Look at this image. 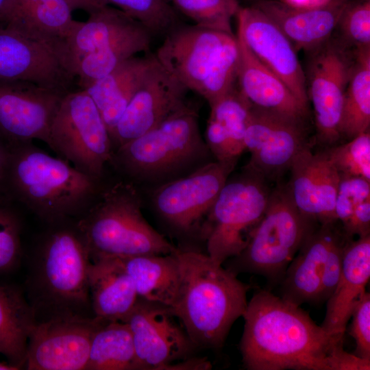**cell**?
I'll list each match as a JSON object with an SVG mask.
<instances>
[{"mask_svg":"<svg viewBox=\"0 0 370 370\" xmlns=\"http://www.w3.org/2000/svg\"><path fill=\"white\" fill-rule=\"evenodd\" d=\"M13 201L0 195V273L8 272L18 264L21 254V220Z\"/></svg>","mask_w":370,"mask_h":370,"instance_id":"obj_38","label":"cell"},{"mask_svg":"<svg viewBox=\"0 0 370 370\" xmlns=\"http://www.w3.org/2000/svg\"><path fill=\"white\" fill-rule=\"evenodd\" d=\"M238 62L239 46L234 34L222 47L198 92L209 105L236 87Z\"/></svg>","mask_w":370,"mask_h":370,"instance_id":"obj_35","label":"cell"},{"mask_svg":"<svg viewBox=\"0 0 370 370\" xmlns=\"http://www.w3.org/2000/svg\"><path fill=\"white\" fill-rule=\"evenodd\" d=\"M157 63L154 53L131 57L84 89L99 109L110 134Z\"/></svg>","mask_w":370,"mask_h":370,"instance_id":"obj_27","label":"cell"},{"mask_svg":"<svg viewBox=\"0 0 370 370\" xmlns=\"http://www.w3.org/2000/svg\"><path fill=\"white\" fill-rule=\"evenodd\" d=\"M72 12L65 0H9L1 25L45 44L58 56L76 21Z\"/></svg>","mask_w":370,"mask_h":370,"instance_id":"obj_26","label":"cell"},{"mask_svg":"<svg viewBox=\"0 0 370 370\" xmlns=\"http://www.w3.org/2000/svg\"><path fill=\"white\" fill-rule=\"evenodd\" d=\"M289 171L286 186L301 214L317 224L337 221L334 207L340 175L324 151L313 153L311 147L306 148Z\"/></svg>","mask_w":370,"mask_h":370,"instance_id":"obj_22","label":"cell"},{"mask_svg":"<svg viewBox=\"0 0 370 370\" xmlns=\"http://www.w3.org/2000/svg\"><path fill=\"white\" fill-rule=\"evenodd\" d=\"M237 32L254 56L308 108L305 72L297 50L276 23L254 5L241 7Z\"/></svg>","mask_w":370,"mask_h":370,"instance_id":"obj_19","label":"cell"},{"mask_svg":"<svg viewBox=\"0 0 370 370\" xmlns=\"http://www.w3.org/2000/svg\"><path fill=\"white\" fill-rule=\"evenodd\" d=\"M236 162V160L208 162L185 176L160 184L153 194L156 211L175 232L199 236Z\"/></svg>","mask_w":370,"mask_h":370,"instance_id":"obj_13","label":"cell"},{"mask_svg":"<svg viewBox=\"0 0 370 370\" xmlns=\"http://www.w3.org/2000/svg\"><path fill=\"white\" fill-rule=\"evenodd\" d=\"M268 182L247 166L228 178L199 233L207 254L223 264L247 245L267 208L271 190Z\"/></svg>","mask_w":370,"mask_h":370,"instance_id":"obj_9","label":"cell"},{"mask_svg":"<svg viewBox=\"0 0 370 370\" xmlns=\"http://www.w3.org/2000/svg\"><path fill=\"white\" fill-rule=\"evenodd\" d=\"M212 155L190 103L142 136L116 149L110 162L138 182L160 184L208 163Z\"/></svg>","mask_w":370,"mask_h":370,"instance_id":"obj_5","label":"cell"},{"mask_svg":"<svg viewBox=\"0 0 370 370\" xmlns=\"http://www.w3.org/2000/svg\"><path fill=\"white\" fill-rule=\"evenodd\" d=\"M0 79L30 82L68 92L75 77L45 44L0 25Z\"/></svg>","mask_w":370,"mask_h":370,"instance_id":"obj_21","label":"cell"},{"mask_svg":"<svg viewBox=\"0 0 370 370\" xmlns=\"http://www.w3.org/2000/svg\"><path fill=\"white\" fill-rule=\"evenodd\" d=\"M36 322L21 289L0 286V354L19 369L25 367L29 336Z\"/></svg>","mask_w":370,"mask_h":370,"instance_id":"obj_31","label":"cell"},{"mask_svg":"<svg viewBox=\"0 0 370 370\" xmlns=\"http://www.w3.org/2000/svg\"><path fill=\"white\" fill-rule=\"evenodd\" d=\"M154 38L141 23L106 5L86 21H75L58 56L84 90L130 58L148 53Z\"/></svg>","mask_w":370,"mask_h":370,"instance_id":"obj_6","label":"cell"},{"mask_svg":"<svg viewBox=\"0 0 370 370\" xmlns=\"http://www.w3.org/2000/svg\"><path fill=\"white\" fill-rule=\"evenodd\" d=\"M239 344L248 370H369L309 314L268 290L256 291L243 315Z\"/></svg>","mask_w":370,"mask_h":370,"instance_id":"obj_1","label":"cell"},{"mask_svg":"<svg viewBox=\"0 0 370 370\" xmlns=\"http://www.w3.org/2000/svg\"><path fill=\"white\" fill-rule=\"evenodd\" d=\"M8 146L0 138V195H4L3 186L9 162Z\"/></svg>","mask_w":370,"mask_h":370,"instance_id":"obj_44","label":"cell"},{"mask_svg":"<svg viewBox=\"0 0 370 370\" xmlns=\"http://www.w3.org/2000/svg\"><path fill=\"white\" fill-rule=\"evenodd\" d=\"M144 25L154 37H164L182 24L179 13L165 0H104Z\"/></svg>","mask_w":370,"mask_h":370,"instance_id":"obj_34","label":"cell"},{"mask_svg":"<svg viewBox=\"0 0 370 370\" xmlns=\"http://www.w3.org/2000/svg\"><path fill=\"white\" fill-rule=\"evenodd\" d=\"M337 39L351 50L370 47V0H353L344 10Z\"/></svg>","mask_w":370,"mask_h":370,"instance_id":"obj_39","label":"cell"},{"mask_svg":"<svg viewBox=\"0 0 370 370\" xmlns=\"http://www.w3.org/2000/svg\"><path fill=\"white\" fill-rule=\"evenodd\" d=\"M353 51L340 123L341 138L347 140L370 127V47Z\"/></svg>","mask_w":370,"mask_h":370,"instance_id":"obj_32","label":"cell"},{"mask_svg":"<svg viewBox=\"0 0 370 370\" xmlns=\"http://www.w3.org/2000/svg\"><path fill=\"white\" fill-rule=\"evenodd\" d=\"M8 147L4 195L49 224L81 217L98 197L99 180L32 141Z\"/></svg>","mask_w":370,"mask_h":370,"instance_id":"obj_2","label":"cell"},{"mask_svg":"<svg viewBox=\"0 0 370 370\" xmlns=\"http://www.w3.org/2000/svg\"><path fill=\"white\" fill-rule=\"evenodd\" d=\"M317 224L295 206L286 184L271 190L264 214L245 248L228 259L225 268L236 275H261L279 285L289 264ZM225 261V262H226Z\"/></svg>","mask_w":370,"mask_h":370,"instance_id":"obj_8","label":"cell"},{"mask_svg":"<svg viewBox=\"0 0 370 370\" xmlns=\"http://www.w3.org/2000/svg\"><path fill=\"white\" fill-rule=\"evenodd\" d=\"M339 175L370 181V131L323 149Z\"/></svg>","mask_w":370,"mask_h":370,"instance_id":"obj_37","label":"cell"},{"mask_svg":"<svg viewBox=\"0 0 370 370\" xmlns=\"http://www.w3.org/2000/svg\"><path fill=\"white\" fill-rule=\"evenodd\" d=\"M353 0H328L312 8H297L278 0H255L253 5L281 29L297 51L308 52L328 40Z\"/></svg>","mask_w":370,"mask_h":370,"instance_id":"obj_23","label":"cell"},{"mask_svg":"<svg viewBox=\"0 0 370 370\" xmlns=\"http://www.w3.org/2000/svg\"><path fill=\"white\" fill-rule=\"evenodd\" d=\"M19 369L17 367L11 365L9 362H0V370H17Z\"/></svg>","mask_w":370,"mask_h":370,"instance_id":"obj_46","label":"cell"},{"mask_svg":"<svg viewBox=\"0 0 370 370\" xmlns=\"http://www.w3.org/2000/svg\"><path fill=\"white\" fill-rule=\"evenodd\" d=\"M189 91L158 62L111 132L113 151L149 132L188 105L186 97Z\"/></svg>","mask_w":370,"mask_h":370,"instance_id":"obj_18","label":"cell"},{"mask_svg":"<svg viewBox=\"0 0 370 370\" xmlns=\"http://www.w3.org/2000/svg\"><path fill=\"white\" fill-rule=\"evenodd\" d=\"M370 199V181L360 177L340 175L334 213L336 220L344 227L355 208Z\"/></svg>","mask_w":370,"mask_h":370,"instance_id":"obj_40","label":"cell"},{"mask_svg":"<svg viewBox=\"0 0 370 370\" xmlns=\"http://www.w3.org/2000/svg\"><path fill=\"white\" fill-rule=\"evenodd\" d=\"M36 249L27 278L29 303L36 322L66 317H94L86 241L71 220L51 224Z\"/></svg>","mask_w":370,"mask_h":370,"instance_id":"obj_3","label":"cell"},{"mask_svg":"<svg viewBox=\"0 0 370 370\" xmlns=\"http://www.w3.org/2000/svg\"><path fill=\"white\" fill-rule=\"evenodd\" d=\"M106 321L66 316L36 322L29 336L25 369H85L93 335Z\"/></svg>","mask_w":370,"mask_h":370,"instance_id":"obj_16","label":"cell"},{"mask_svg":"<svg viewBox=\"0 0 370 370\" xmlns=\"http://www.w3.org/2000/svg\"><path fill=\"white\" fill-rule=\"evenodd\" d=\"M47 144L58 157L99 181L114 152L99 109L88 92L80 88L64 96Z\"/></svg>","mask_w":370,"mask_h":370,"instance_id":"obj_10","label":"cell"},{"mask_svg":"<svg viewBox=\"0 0 370 370\" xmlns=\"http://www.w3.org/2000/svg\"><path fill=\"white\" fill-rule=\"evenodd\" d=\"M178 250L166 255L118 258L132 278L140 298L172 308L181 282Z\"/></svg>","mask_w":370,"mask_h":370,"instance_id":"obj_30","label":"cell"},{"mask_svg":"<svg viewBox=\"0 0 370 370\" xmlns=\"http://www.w3.org/2000/svg\"><path fill=\"white\" fill-rule=\"evenodd\" d=\"M353 238L338 221L317 224L307 236L279 284L280 297L297 306H319L329 299Z\"/></svg>","mask_w":370,"mask_h":370,"instance_id":"obj_11","label":"cell"},{"mask_svg":"<svg viewBox=\"0 0 370 370\" xmlns=\"http://www.w3.org/2000/svg\"><path fill=\"white\" fill-rule=\"evenodd\" d=\"M9 0H0V25Z\"/></svg>","mask_w":370,"mask_h":370,"instance_id":"obj_45","label":"cell"},{"mask_svg":"<svg viewBox=\"0 0 370 370\" xmlns=\"http://www.w3.org/2000/svg\"><path fill=\"white\" fill-rule=\"evenodd\" d=\"M370 278V235L352 239L344 254L341 275L327 300L321 326L335 341L343 344L354 306L366 291Z\"/></svg>","mask_w":370,"mask_h":370,"instance_id":"obj_24","label":"cell"},{"mask_svg":"<svg viewBox=\"0 0 370 370\" xmlns=\"http://www.w3.org/2000/svg\"><path fill=\"white\" fill-rule=\"evenodd\" d=\"M72 11L81 10L88 14L108 5L104 0H65Z\"/></svg>","mask_w":370,"mask_h":370,"instance_id":"obj_43","label":"cell"},{"mask_svg":"<svg viewBox=\"0 0 370 370\" xmlns=\"http://www.w3.org/2000/svg\"><path fill=\"white\" fill-rule=\"evenodd\" d=\"M306 122L251 106L245 134L247 165L268 182H279L297 155L310 147Z\"/></svg>","mask_w":370,"mask_h":370,"instance_id":"obj_15","label":"cell"},{"mask_svg":"<svg viewBox=\"0 0 370 370\" xmlns=\"http://www.w3.org/2000/svg\"><path fill=\"white\" fill-rule=\"evenodd\" d=\"M351 238L370 235V199L360 203L353 211L347 223L342 227Z\"/></svg>","mask_w":370,"mask_h":370,"instance_id":"obj_42","label":"cell"},{"mask_svg":"<svg viewBox=\"0 0 370 370\" xmlns=\"http://www.w3.org/2000/svg\"><path fill=\"white\" fill-rule=\"evenodd\" d=\"M177 254L181 282L171 310L197 347L219 348L243 317L250 286L207 254L179 249Z\"/></svg>","mask_w":370,"mask_h":370,"instance_id":"obj_4","label":"cell"},{"mask_svg":"<svg viewBox=\"0 0 370 370\" xmlns=\"http://www.w3.org/2000/svg\"><path fill=\"white\" fill-rule=\"evenodd\" d=\"M351 318L349 334L356 343L353 354L370 360V294L367 291L356 301Z\"/></svg>","mask_w":370,"mask_h":370,"instance_id":"obj_41","label":"cell"},{"mask_svg":"<svg viewBox=\"0 0 370 370\" xmlns=\"http://www.w3.org/2000/svg\"><path fill=\"white\" fill-rule=\"evenodd\" d=\"M309 52L305 73L307 95L314 111L316 141L326 149L342 139L340 123L354 51L332 36Z\"/></svg>","mask_w":370,"mask_h":370,"instance_id":"obj_12","label":"cell"},{"mask_svg":"<svg viewBox=\"0 0 370 370\" xmlns=\"http://www.w3.org/2000/svg\"><path fill=\"white\" fill-rule=\"evenodd\" d=\"M179 13L192 20L195 25L234 34L232 19L241 8L238 0H169Z\"/></svg>","mask_w":370,"mask_h":370,"instance_id":"obj_36","label":"cell"},{"mask_svg":"<svg viewBox=\"0 0 370 370\" xmlns=\"http://www.w3.org/2000/svg\"><path fill=\"white\" fill-rule=\"evenodd\" d=\"M85 370H138L127 323L106 321L96 330Z\"/></svg>","mask_w":370,"mask_h":370,"instance_id":"obj_33","label":"cell"},{"mask_svg":"<svg viewBox=\"0 0 370 370\" xmlns=\"http://www.w3.org/2000/svg\"><path fill=\"white\" fill-rule=\"evenodd\" d=\"M128 325L138 370H173L197 348L171 308L138 298L123 321Z\"/></svg>","mask_w":370,"mask_h":370,"instance_id":"obj_14","label":"cell"},{"mask_svg":"<svg viewBox=\"0 0 370 370\" xmlns=\"http://www.w3.org/2000/svg\"><path fill=\"white\" fill-rule=\"evenodd\" d=\"M141 208L140 196L132 182H117L99 193L76 221L88 245L91 260L177 251V248L148 223Z\"/></svg>","mask_w":370,"mask_h":370,"instance_id":"obj_7","label":"cell"},{"mask_svg":"<svg viewBox=\"0 0 370 370\" xmlns=\"http://www.w3.org/2000/svg\"><path fill=\"white\" fill-rule=\"evenodd\" d=\"M234 34L182 23L163 38L154 55L160 66L198 94L222 47Z\"/></svg>","mask_w":370,"mask_h":370,"instance_id":"obj_20","label":"cell"},{"mask_svg":"<svg viewBox=\"0 0 370 370\" xmlns=\"http://www.w3.org/2000/svg\"><path fill=\"white\" fill-rule=\"evenodd\" d=\"M88 282L92 312L107 321L123 322L139 298L118 258L91 260Z\"/></svg>","mask_w":370,"mask_h":370,"instance_id":"obj_28","label":"cell"},{"mask_svg":"<svg viewBox=\"0 0 370 370\" xmlns=\"http://www.w3.org/2000/svg\"><path fill=\"white\" fill-rule=\"evenodd\" d=\"M66 93L30 82L0 79V138L8 146L34 139L47 144Z\"/></svg>","mask_w":370,"mask_h":370,"instance_id":"obj_17","label":"cell"},{"mask_svg":"<svg viewBox=\"0 0 370 370\" xmlns=\"http://www.w3.org/2000/svg\"><path fill=\"white\" fill-rule=\"evenodd\" d=\"M165 1H166L169 2V0H165Z\"/></svg>","mask_w":370,"mask_h":370,"instance_id":"obj_47","label":"cell"},{"mask_svg":"<svg viewBox=\"0 0 370 370\" xmlns=\"http://www.w3.org/2000/svg\"><path fill=\"white\" fill-rule=\"evenodd\" d=\"M206 143L216 160H238L245 151V134L251 104L235 87L210 105Z\"/></svg>","mask_w":370,"mask_h":370,"instance_id":"obj_29","label":"cell"},{"mask_svg":"<svg viewBox=\"0 0 370 370\" xmlns=\"http://www.w3.org/2000/svg\"><path fill=\"white\" fill-rule=\"evenodd\" d=\"M236 35L239 46L237 84L243 95L254 107L306 122L309 108L254 56L238 32Z\"/></svg>","mask_w":370,"mask_h":370,"instance_id":"obj_25","label":"cell"}]
</instances>
